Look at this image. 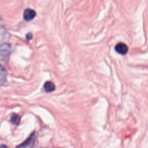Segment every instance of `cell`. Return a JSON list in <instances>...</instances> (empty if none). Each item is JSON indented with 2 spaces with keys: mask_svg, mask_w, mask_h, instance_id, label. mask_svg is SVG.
<instances>
[{
  "mask_svg": "<svg viewBox=\"0 0 148 148\" xmlns=\"http://www.w3.org/2000/svg\"><path fill=\"white\" fill-rule=\"evenodd\" d=\"M11 52V46L8 43H3L0 45V61L6 62L8 61Z\"/></svg>",
  "mask_w": 148,
  "mask_h": 148,
  "instance_id": "cell-1",
  "label": "cell"
},
{
  "mask_svg": "<svg viewBox=\"0 0 148 148\" xmlns=\"http://www.w3.org/2000/svg\"><path fill=\"white\" fill-rule=\"evenodd\" d=\"M35 132H33L31 134L28 138L24 140V142L18 145L16 148H33L35 142Z\"/></svg>",
  "mask_w": 148,
  "mask_h": 148,
  "instance_id": "cell-2",
  "label": "cell"
},
{
  "mask_svg": "<svg viewBox=\"0 0 148 148\" xmlns=\"http://www.w3.org/2000/svg\"><path fill=\"white\" fill-rule=\"evenodd\" d=\"M36 15V12L30 8L25 9L23 13V18L25 21L32 20Z\"/></svg>",
  "mask_w": 148,
  "mask_h": 148,
  "instance_id": "cell-3",
  "label": "cell"
},
{
  "mask_svg": "<svg viewBox=\"0 0 148 148\" xmlns=\"http://www.w3.org/2000/svg\"><path fill=\"white\" fill-rule=\"evenodd\" d=\"M114 49L118 53L121 55L125 54L128 50V47L127 45L125 43L123 42H119L117 43L115 46Z\"/></svg>",
  "mask_w": 148,
  "mask_h": 148,
  "instance_id": "cell-4",
  "label": "cell"
},
{
  "mask_svg": "<svg viewBox=\"0 0 148 148\" xmlns=\"http://www.w3.org/2000/svg\"><path fill=\"white\" fill-rule=\"evenodd\" d=\"M7 74L8 73L5 68L3 65H0V87L2 86L5 83L6 80Z\"/></svg>",
  "mask_w": 148,
  "mask_h": 148,
  "instance_id": "cell-5",
  "label": "cell"
},
{
  "mask_svg": "<svg viewBox=\"0 0 148 148\" xmlns=\"http://www.w3.org/2000/svg\"><path fill=\"white\" fill-rule=\"evenodd\" d=\"M44 90L47 92H51L55 90L56 86L51 81H47L44 83L43 85Z\"/></svg>",
  "mask_w": 148,
  "mask_h": 148,
  "instance_id": "cell-6",
  "label": "cell"
},
{
  "mask_svg": "<svg viewBox=\"0 0 148 148\" xmlns=\"http://www.w3.org/2000/svg\"><path fill=\"white\" fill-rule=\"evenodd\" d=\"M20 116L16 114V113H14L12 114V116H11L10 118V122L15 125H18L20 122Z\"/></svg>",
  "mask_w": 148,
  "mask_h": 148,
  "instance_id": "cell-7",
  "label": "cell"
},
{
  "mask_svg": "<svg viewBox=\"0 0 148 148\" xmlns=\"http://www.w3.org/2000/svg\"><path fill=\"white\" fill-rule=\"evenodd\" d=\"M32 38V34L31 32L27 34L26 35V39L28 40H31Z\"/></svg>",
  "mask_w": 148,
  "mask_h": 148,
  "instance_id": "cell-8",
  "label": "cell"
},
{
  "mask_svg": "<svg viewBox=\"0 0 148 148\" xmlns=\"http://www.w3.org/2000/svg\"><path fill=\"white\" fill-rule=\"evenodd\" d=\"M0 148H8V147L5 145H0Z\"/></svg>",
  "mask_w": 148,
  "mask_h": 148,
  "instance_id": "cell-9",
  "label": "cell"
}]
</instances>
